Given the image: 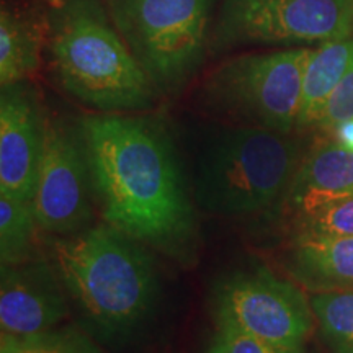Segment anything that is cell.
<instances>
[{"instance_id": "cell-21", "label": "cell", "mask_w": 353, "mask_h": 353, "mask_svg": "<svg viewBox=\"0 0 353 353\" xmlns=\"http://www.w3.org/2000/svg\"><path fill=\"white\" fill-rule=\"evenodd\" d=\"M353 118V61L341 82L330 94L327 103L322 110L316 128L321 131L332 132L341 123Z\"/></svg>"}, {"instance_id": "cell-7", "label": "cell", "mask_w": 353, "mask_h": 353, "mask_svg": "<svg viewBox=\"0 0 353 353\" xmlns=\"http://www.w3.org/2000/svg\"><path fill=\"white\" fill-rule=\"evenodd\" d=\"M353 37V0H223L221 46H296Z\"/></svg>"}, {"instance_id": "cell-2", "label": "cell", "mask_w": 353, "mask_h": 353, "mask_svg": "<svg viewBox=\"0 0 353 353\" xmlns=\"http://www.w3.org/2000/svg\"><path fill=\"white\" fill-rule=\"evenodd\" d=\"M65 291L97 339L125 341L151 314L157 294L152 260L139 242L101 224L52 244Z\"/></svg>"}, {"instance_id": "cell-9", "label": "cell", "mask_w": 353, "mask_h": 353, "mask_svg": "<svg viewBox=\"0 0 353 353\" xmlns=\"http://www.w3.org/2000/svg\"><path fill=\"white\" fill-rule=\"evenodd\" d=\"M94 187L82 128L59 117L44 120V144L33 211L39 228L72 236L90 228Z\"/></svg>"}, {"instance_id": "cell-12", "label": "cell", "mask_w": 353, "mask_h": 353, "mask_svg": "<svg viewBox=\"0 0 353 353\" xmlns=\"http://www.w3.org/2000/svg\"><path fill=\"white\" fill-rule=\"evenodd\" d=\"M352 195L353 151L330 138L319 141L303 156L281 203L301 221Z\"/></svg>"}, {"instance_id": "cell-5", "label": "cell", "mask_w": 353, "mask_h": 353, "mask_svg": "<svg viewBox=\"0 0 353 353\" xmlns=\"http://www.w3.org/2000/svg\"><path fill=\"white\" fill-rule=\"evenodd\" d=\"M218 0H108L110 19L157 90L176 92L206 56Z\"/></svg>"}, {"instance_id": "cell-3", "label": "cell", "mask_w": 353, "mask_h": 353, "mask_svg": "<svg viewBox=\"0 0 353 353\" xmlns=\"http://www.w3.org/2000/svg\"><path fill=\"white\" fill-rule=\"evenodd\" d=\"M50 52L61 85L100 113L149 110L156 85L99 0H65L51 15Z\"/></svg>"}, {"instance_id": "cell-8", "label": "cell", "mask_w": 353, "mask_h": 353, "mask_svg": "<svg viewBox=\"0 0 353 353\" xmlns=\"http://www.w3.org/2000/svg\"><path fill=\"white\" fill-rule=\"evenodd\" d=\"M214 322H229L260 341L304 352L314 324L311 301L263 267L229 273L211 293Z\"/></svg>"}, {"instance_id": "cell-14", "label": "cell", "mask_w": 353, "mask_h": 353, "mask_svg": "<svg viewBox=\"0 0 353 353\" xmlns=\"http://www.w3.org/2000/svg\"><path fill=\"white\" fill-rule=\"evenodd\" d=\"M353 61V37L319 44L312 50L303 79L301 108H299V130L316 128L330 94Z\"/></svg>"}, {"instance_id": "cell-4", "label": "cell", "mask_w": 353, "mask_h": 353, "mask_svg": "<svg viewBox=\"0 0 353 353\" xmlns=\"http://www.w3.org/2000/svg\"><path fill=\"white\" fill-rule=\"evenodd\" d=\"M301 159V144L285 132L252 125L216 131L198 159V205L223 216L276 208Z\"/></svg>"}, {"instance_id": "cell-20", "label": "cell", "mask_w": 353, "mask_h": 353, "mask_svg": "<svg viewBox=\"0 0 353 353\" xmlns=\"http://www.w3.org/2000/svg\"><path fill=\"white\" fill-rule=\"evenodd\" d=\"M206 353H304L296 350L272 345L260 341L254 335L229 324V322H214V330L211 335Z\"/></svg>"}, {"instance_id": "cell-19", "label": "cell", "mask_w": 353, "mask_h": 353, "mask_svg": "<svg viewBox=\"0 0 353 353\" xmlns=\"http://www.w3.org/2000/svg\"><path fill=\"white\" fill-rule=\"evenodd\" d=\"M299 234L321 237L353 236V195L330 203L314 214L298 221Z\"/></svg>"}, {"instance_id": "cell-10", "label": "cell", "mask_w": 353, "mask_h": 353, "mask_svg": "<svg viewBox=\"0 0 353 353\" xmlns=\"http://www.w3.org/2000/svg\"><path fill=\"white\" fill-rule=\"evenodd\" d=\"M46 114L28 81L0 94V193L33 200L44 144Z\"/></svg>"}, {"instance_id": "cell-17", "label": "cell", "mask_w": 353, "mask_h": 353, "mask_svg": "<svg viewBox=\"0 0 353 353\" xmlns=\"http://www.w3.org/2000/svg\"><path fill=\"white\" fill-rule=\"evenodd\" d=\"M309 301L329 350L353 353V290L321 291Z\"/></svg>"}, {"instance_id": "cell-6", "label": "cell", "mask_w": 353, "mask_h": 353, "mask_svg": "<svg viewBox=\"0 0 353 353\" xmlns=\"http://www.w3.org/2000/svg\"><path fill=\"white\" fill-rule=\"evenodd\" d=\"M311 52L307 48H291L228 59L203 83V105L241 125L290 134L298 125Z\"/></svg>"}, {"instance_id": "cell-18", "label": "cell", "mask_w": 353, "mask_h": 353, "mask_svg": "<svg viewBox=\"0 0 353 353\" xmlns=\"http://www.w3.org/2000/svg\"><path fill=\"white\" fill-rule=\"evenodd\" d=\"M0 353H101L92 337L81 329H51L32 335L2 334Z\"/></svg>"}, {"instance_id": "cell-1", "label": "cell", "mask_w": 353, "mask_h": 353, "mask_svg": "<svg viewBox=\"0 0 353 353\" xmlns=\"http://www.w3.org/2000/svg\"><path fill=\"white\" fill-rule=\"evenodd\" d=\"M81 128L105 223L172 257H188L195 213L164 128L123 113L87 114Z\"/></svg>"}, {"instance_id": "cell-16", "label": "cell", "mask_w": 353, "mask_h": 353, "mask_svg": "<svg viewBox=\"0 0 353 353\" xmlns=\"http://www.w3.org/2000/svg\"><path fill=\"white\" fill-rule=\"evenodd\" d=\"M39 228L32 200L0 193V262L13 265L33 259Z\"/></svg>"}, {"instance_id": "cell-13", "label": "cell", "mask_w": 353, "mask_h": 353, "mask_svg": "<svg viewBox=\"0 0 353 353\" xmlns=\"http://www.w3.org/2000/svg\"><path fill=\"white\" fill-rule=\"evenodd\" d=\"M285 267L298 283L314 293L353 290V236L298 234L286 250Z\"/></svg>"}, {"instance_id": "cell-22", "label": "cell", "mask_w": 353, "mask_h": 353, "mask_svg": "<svg viewBox=\"0 0 353 353\" xmlns=\"http://www.w3.org/2000/svg\"><path fill=\"white\" fill-rule=\"evenodd\" d=\"M335 141H339L343 148L350 149L353 151V118L352 120H347L339 125L335 130L330 132Z\"/></svg>"}, {"instance_id": "cell-11", "label": "cell", "mask_w": 353, "mask_h": 353, "mask_svg": "<svg viewBox=\"0 0 353 353\" xmlns=\"http://www.w3.org/2000/svg\"><path fill=\"white\" fill-rule=\"evenodd\" d=\"M2 334L32 335L56 329L69 314L68 291L56 267L43 259L2 265Z\"/></svg>"}, {"instance_id": "cell-15", "label": "cell", "mask_w": 353, "mask_h": 353, "mask_svg": "<svg viewBox=\"0 0 353 353\" xmlns=\"http://www.w3.org/2000/svg\"><path fill=\"white\" fill-rule=\"evenodd\" d=\"M41 33L33 20L2 6L0 10V85L26 82L39 68Z\"/></svg>"}]
</instances>
